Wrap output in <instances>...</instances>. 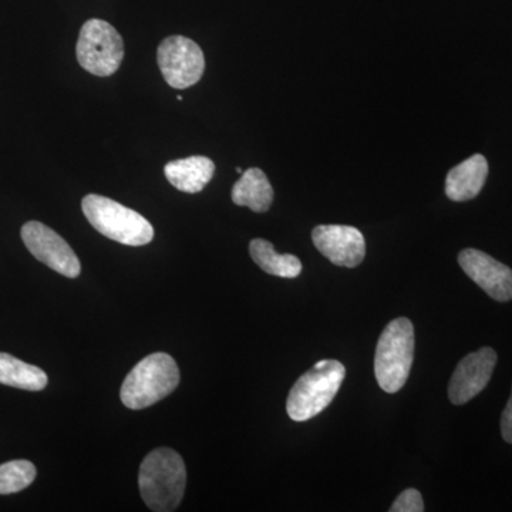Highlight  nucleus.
Returning a JSON list of instances; mask_svg holds the SVG:
<instances>
[{"mask_svg": "<svg viewBox=\"0 0 512 512\" xmlns=\"http://www.w3.org/2000/svg\"><path fill=\"white\" fill-rule=\"evenodd\" d=\"M187 484V470L180 454L171 448L151 451L138 473L141 497L150 510L171 512L177 510Z\"/></svg>", "mask_w": 512, "mask_h": 512, "instance_id": "nucleus-1", "label": "nucleus"}, {"mask_svg": "<svg viewBox=\"0 0 512 512\" xmlns=\"http://www.w3.org/2000/svg\"><path fill=\"white\" fill-rule=\"evenodd\" d=\"M180 383L177 363L167 353L144 357L124 379L121 402L131 410L147 409L170 396Z\"/></svg>", "mask_w": 512, "mask_h": 512, "instance_id": "nucleus-2", "label": "nucleus"}, {"mask_svg": "<svg viewBox=\"0 0 512 512\" xmlns=\"http://www.w3.org/2000/svg\"><path fill=\"white\" fill-rule=\"evenodd\" d=\"M346 369L338 360H320L293 384L286 412L293 421L311 420L322 413L338 394Z\"/></svg>", "mask_w": 512, "mask_h": 512, "instance_id": "nucleus-3", "label": "nucleus"}, {"mask_svg": "<svg viewBox=\"0 0 512 512\" xmlns=\"http://www.w3.org/2000/svg\"><path fill=\"white\" fill-rule=\"evenodd\" d=\"M82 208L87 221L104 237L128 247H143L153 241V225L120 202L90 194L83 198Z\"/></svg>", "mask_w": 512, "mask_h": 512, "instance_id": "nucleus-4", "label": "nucleus"}, {"mask_svg": "<svg viewBox=\"0 0 512 512\" xmlns=\"http://www.w3.org/2000/svg\"><path fill=\"white\" fill-rule=\"evenodd\" d=\"M414 359V328L409 319H394L384 328L375 355L377 383L386 393H397L409 379Z\"/></svg>", "mask_w": 512, "mask_h": 512, "instance_id": "nucleus-5", "label": "nucleus"}, {"mask_svg": "<svg viewBox=\"0 0 512 512\" xmlns=\"http://www.w3.org/2000/svg\"><path fill=\"white\" fill-rule=\"evenodd\" d=\"M76 56L86 72L111 76L120 69L124 59L123 37L106 20H87L80 30Z\"/></svg>", "mask_w": 512, "mask_h": 512, "instance_id": "nucleus-6", "label": "nucleus"}, {"mask_svg": "<svg viewBox=\"0 0 512 512\" xmlns=\"http://www.w3.org/2000/svg\"><path fill=\"white\" fill-rule=\"evenodd\" d=\"M157 62L165 82L174 89H188L200 82L205 70L201 47L184 36H170L157 49Z\"/></svg>", "mask_w": 512, "mask_h": 512, "instance_id": "nucleus-7", "label": "nucleus"}, {"mask_svg": "<svg viewBox=\"0 0 512 512\" xmlns=\"http://www.w3.org/2000/svg\"><path fill=\"white\" fill-rule=\"evenodd\" d=\"M20 235L30 254L57 274L73 279L82 272V265L72 247L42 222H26Z\"/></svg>", "mask_w": 512, "mask_h": 512, "instance_id": "nucleus-8", "label": "nucleus"}, {"mask_svg": "<svg viewBox=\"0 0 512 512\" xmlns=\"http://www.w3.org/2000/svg\"><path fill=\"white\" fill-rule=\"evenodd\" d=\"M497 359V353L491 348H483L464 357L448 384L450 402L461 406L483 392L493 376Z\"/></svg>", "mask_w": 512, "mask_h": 512, "instance_id": "nucleus-9", "label": "nucleus"}, {"mask_svg": "<svg viewBox=\"0 0 512 512\" xmlns=\"http://www.w3.org/2000/svg\"><path fill=\"white\" fill-rule=\"evenodd\" d=\"M316 249L333 265L356 268L366 255V242L362 232L349 225H319L312 231Z\"/></svg>", "mask_w": 512, "mask_h": 512, "instance_id": "nucleus-10", "label": "nucleus"}, {"mask_svg": "<svg viewBox=\"0 0 512 512\" xmlns=\"http://www.w3.org/2000/svg\"><path fill=\"white\" fill-rule=\"evenodd\" d=\"M458 264L466 272L471 281L490 298L498 302H508L512 299V269L501 264L493 256L478 249H464L458 255Z\"/></svg>", "mask_w": 512, "mask_h": 512, "instance_id": "nucleus-11", "label": "nucleus"}, {"mask_svg": "<svg viewBox=\"0 0 512 512\" xmlns=\"http://www.w3.org/2000/svg\"><path fill=\"white\" fill-rule=\"evenodd\" d=\"M487 177V160L481 154H474L447 174V197L456 202L474 200L483 190Z\"/></svg>", "mask_w": 512, "mask_h": 512, "instance_id": "nucleus-12", "label": "nucleus"}, {"mask_svg": "<svg viewBox=\"0 0 512 512\" xmlns=\"http://www.w3.org/2000/svg\"><path fill=\"white\" fill-rule=\"evenodd\" d=\"M164 174L171 185L187 194H197L204 190L215 174V164L211 158L192 156L183 160L170 161L164 167Z\"/></svg>", "mask_w": 512, "mask_h": 512, "instance_id": "nucleus-13", "label": "nucleus"}, {"mask_svg": "<svg viewBox=\"0 0 512 512\" xmlns=\"http://www.w3.org/2000/svg\"><path fill=\"white\" fill-rule=\"evenodd\" d=\"M232 201L238 207H248L254 212H266L274 202V188L264 171L249 168L232 188Z\"/></svg>", "mask_w": 512, "mask_h": 512, "instance_id": "nucleus-14", "label": "nucleus"}, {"mask_svg": "<svg viewBox=\"0 0 512 512\" xmlns=\"http://www.w3.org/2000/svg\"><path fill=\"white\" fill-rule=\"evenodd\" d=\"M249 254L262 271L279 278H296L301 275L302 262L295 255L278 254L274 245L265 239H254L249 244Z\"/></svg>", "mask_w": 512, "mask_h": 512, "instance_id": "nucleus-15", "label": "nucleus"}, {"mask_svg": "<svg viewBox=\"0 0 512 512\" xmlns=\"http://www.w3.org/2000/svg\"><path fill=\"white\" fill-rule=\"evenodd\" d=\"M47 382L49 379L40 367L22 362L8 353H0V384L40 392L45 389Z\"/></svg>", "mask_w": 512, "mask_h": 512, "instance_id": "nucleus-16", "label": "nucleus"}, {"mask_svg": "<svg viewBox=\"0 0 512 512\" xmlns=\"http://www.w3.org/2000/svg\"><path fill=\"white\" fill-rule=\"evenodd\" d=\"M36 467L28 460H13L0 466V495L19 493L35 481Z\"/></svg>", "mask_w": 512, "mask_h": 512, "instance_id": "nucleus-17", "label": "nucleus"}, {"mask_svg": "<svg viewBox=\"0 0 512 512\" xmlns=\"http://www.w3.org/2000/svg\"><path fill=\"white\" fill-rule=\"evenodd\" d=\"M424 511V503L423 497L419 491L414 490V488H409V490L403 491L399 497L396 498L392 507H390V512H423Z\"/></svg>", "mask_w": 512, "mask_h": 512, "instance_id": "nucleus-18", "label": "nucleus"}, {"mask_svg": "<svg viewBox=\"0 0 512 512\" xmlns=\"http://www.w3.org/2000/svg\"><path fill=\"white\" fill-rule=\"evenodd\" d=\"M501 434L507 443L512 444V390L510 400L505 406L503 416H501Z\"/></svg>", "mask_w": 512, "mask_h": 512, "instance_id": "nucleus-19", "label": "nucleus"}, {"mask_svg": "<svg viewBox=\"0 0 512 512\" xmlns=\"http://www.w3.org/2000/svg\"><path fill=\"white\" fill-rule=\"evenodd\" d=\"M237 173L244 174V170L241 167H237Z\"/></svg>", "mask_w": 512, "mask_h": 512, "instance_id": "nucleus-20", "label": "nucleus"}, {"mask_svg": "<svg viewBox=\"0 0 512 512\" xmlns=\"http://www.w3.org/2000/svg\"><path fill=\"white\" fill-rule=\"evenodd\" d=\"M177 100H178V101H183V100H184V97H183V96H177Z\"/></svg>", "mask_w": 512, "mask_h": 512, "instance_id": "nucleus-21", "label": "nucleus"}]
</instances>
